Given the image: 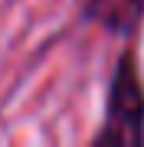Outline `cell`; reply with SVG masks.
Instances as JSON below:
<instances>
[{
  "mask_svg": "<svg viewBox=\"0 0 144 147\" xmlns=\"http://www.w3.org/2000/svg\"><path fill=\"white\" fill-rule=\"evenodd\" d=\"M141 137H144V98L131 59H124L112 85L108 124L98 134V144H141Z\"/></svg>",
  "mask_w": 144,
  "mask_h": 147,
  "instance_id": "6da1fadb",
  "label": "cell"
},
{
  "mask_svg": "<svg viewBox=\"0 0 144 147\" xmlns=\"http://www.w3.org/2000/svg\"><path fill=\"white\" fill-rule=\"evenodd\" d=\"M89 13L95 16L98 23H105L108 30L124 33V30H131L134 23L141 20L144 0H92V3H89Z\"/></svg>",
  "mask_w": 144,
  "mask_h": 147,
  "instance_id": "7a4b0ae2",
  "label": "cell"
}]
</instances>
